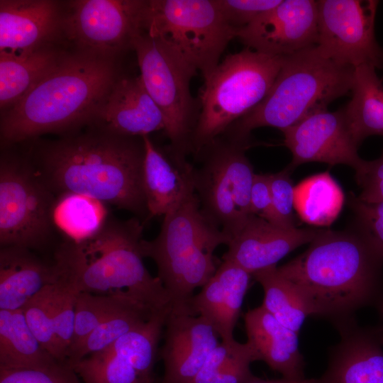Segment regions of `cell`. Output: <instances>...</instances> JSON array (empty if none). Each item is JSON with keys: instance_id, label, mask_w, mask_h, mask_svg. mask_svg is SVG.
<instances>
[{"instance_id": "1", "label": "cell", "mask_w": 383, "mask_h": 383, "mask_svg": "<svg viewBox=\"0 0 383 383\" xmlns=\"http://www.w3.org/2000/svg\"><path fill=\"white\" fill-rule=\"evenodd\" d=\"M382 268L383 250L355 221L343 231L320 229L303 253L277 270L296 287L311 315L342 328L360 308H383Z\"/></svg>"}, {"instance_id": "2", "label": "cell", "mask_w": 383, "mask_h": 383, "mask_svg": "<svg viewBox=\"0 0 383 383\" xmlns=\"http://www.w3.org/2000/svg\"><path fill=\"white\" fill-rule=\"evenodd\" d=\"M143 137L95 129L41 143L28 157L57 197L74 193L149 218L143 184Z\"/></svg>"}, {"instance_id": "3", "label": "cell", "mask_w": 383, "mask_h": 383, "mask_svg": "<svg viewBox=\"0 0 383 383\" xmlns=\"http://www.w3.org/2000/svg\"><path fill=\"white\" fill-rule=\"evenodd\" d=\"M113 58L78 52L56 67L1 115V140L23 142L90 124L119 78Z\"/></svg>"}, {"instance_id": "4", "label": "cell", "mask_w": 383, "mask_h": 383, "mask_svg": "<svg viewBox=\"0 0 383 383\" xmlns=\"http://www.w3.org/2000/svg\"><path fill=\"white\" fill-rule=\"evenodd\" d=\"M143 228L138 218H108L89 238L65 240L54 254L60 281L76 293L128 292L155 309L172 307L162 282L144 265Z\"/></svg>"}, {"instance_id": "5", "label": "cell", "mask_w": 383, "mask_h": 383, "mask_svg": "<svg viewBox=\"0 0 383 383\" xmlns=\"http://www.w3.org/2000/svg\"><path fill=\"white\" fill-rule=\"evenodd\" d=\"M354 72L355 68L323 55L316 45L285 56L265 98L224 133L250 139L255 128L269 126L282 131L327 110L332 101L351 92Z\"/></svg>"}, {"instance_id": "6", "label": "cell", "mask_w": 383, "mask_h": 383, "mask_svg": "<svg viewBox=\"0 0 383 383\" xmlns=\"http://www.w3.org/2000/svg\"><path fill=\"white\" fill-rule=\"evenodd\" d=\"M230 238L202 213L194 193L164 216L160 231L152 240H143V255L157 268L172 309L184 312L197 287H202L218 267L214 251Z\"/></svg>"}, {"instance_id": "7", "label": "cell", "mask_w": 383, "mask_h": 383, "mask_svg": "<svg viewBox=\"0 0 383 383\" xmlns=\"http://www.w3.org/2000/svg\"><path fill=\"white\" fill-rule=\"evenodd\" d=\"M284 57L246 48L228 55L204 79L192 148L196 153L255 108L269 93Z\"/></svg>"}, {"instance_id": "8", "label": "cell", "mask_w": 383, "mask_h": 383, "mask_svg": "<svg viewBox=\"0 0 383 383\" xmlns=\"http://www.w3.org/2000/svg\"><path fill=\"white\" fill-rule=\"evenodd\" d=\"M140 29L176 51L204 79L236 33L216 0H143Z\"/></svg>"}, {"instance_id": "9", "label": "cell", "mask_w": 383, "mask_h": 383, "mask_svg": "<svg viewBox=\"0 0 383 383\" xmlns=\"http://www.w3.org/2000/svg\"><path fill=\"white\" fill-rule=\"evenodd\" d=\"M251 140L222 133L196 153L194 192L203 215L231 239L253 215L250 207L255 173L246 156Z\"/></svg>"}, {"instance_id": "10", "label": "cell", "mask_w": 383, "mask_h": 383, "mask_svg": "<svg viewBox=\"0 0 383 383\" xmlns=\"http://www.w3.org/2000/svg\"><path fill=\"white\" fill-rule=\"evenodd\" d=\"M140 77L165 121L170 147L187 157L193 152L192 140L200 113L199 99L191 93L197 70L161 40L140 30L132 41Z\"/></svg>"}, {"instance_id": "11", "label": "cell", "mask_w": 383, "mask_h": 383, "mask_svg": "<svg viewBox=\"0 0 383 383\" xmlns=\"http://www.w3.org/2000/svg\"><path fill=\"white\" fill-rule=\"evenodd\" d=\"M57 197L28 157L3 153L0 160V245L31 250L48 245L55 229Z\"/></svg>"}, {"instance_id": "12", "label": "cell", "mask_w": 383, "mask_h": 383, "mask_svg": "<svg viewBox=\"0 0 383 383\" xmlns=\"http://www.w3.org/2000/svg\"><path fill=\"white\" fill-rule=\"evenodd\" d=\"M377 0H318L317 48L335 62L383 68V48L375 38Z\"/></svg>"}, {"instance_id": "13", "label": "cell", "mask_w": 383, "mask_h": 383, "mask_svg": "<svg viewBox=\"0 0 383 383\" xmlns=\"http://www.w3.org/2000/svg\"><path fill=\"white\" fill-rule=\"evenodd\" d=\"M143 0H79L70 4L62 30L79 52L113 58L140 29Z\"/></svg>"}, {"instance_id": "14", "label": "cell", "mask_w": 383, "mask_h": 383, "mask_svg": "<svg viewBox=\"0 0 383 383\" xmlns=\"http://www.w3.org/2000/svg\"><path fill=\"white\" fill-rule=\"evenodd\" d=\"M235 38L246 48L280 57L316 46L317 1L282 0L254 22L236 30Z\"/></svg>"}, {"instance_id": "15", "label": "cell", "mask_w": 383, "mask_h": 383, "mask_svg": "<svg viewBox=\"0 0 383 383\" xmlns=\"http://www.w3.org/2000/svg\"><path fill=\"white\" fill-rule=\"evenodd\" d=\"M284 145L291 151L292 170L308 162L345 165L357 170L363 162L343 109L316 112L281 131Z\"/></svg>"}, {"instance_id": "16", "label": "cell", "mask_w": 383, "mask_h": 383, "mask_svg": "<svg viewBox=\"0 0 383 383\" xmlns=\"http://www.w3.org/2000/svg\"><path fill=\"white\" fill-rule=\"evenodd\" d=\"M165 328L159 351L165 371L160 383H190L220 343L219 337L203 317L172 309Z\"/></svg>"}, {"instance_id": "17", "label": "cell", "mask_w": 383, "mask_h": 383, "mask_svg": "<svg viewBox=\"0 0 383 383\" xmlns=\"http://www.w3.org/2000/svg\"><path fill=\"white\" fill-rule=\"evenodd\" d=\"M94 128L126 137L165 131L164 116L138 77H119L97 109Z\"/></svg>"}, {"instance_id": "18", "label": "cell", "mask_w": 383, "mask_h": 383, "mask_svg": "<svg viewBox=\"0 0 383 383\" xmlns=\"http://www.w3.org/2000/svg\"><path fill=\"white\" fill-rule=\"evenodd\" d=\"M319 231L313 228H282L251 215L231 239L223 260L231 261L252 274L276 266L287 254L310 243Z\"/></svg>"}, {"instance_id": "19", "label": "cell", "mask_w": 383, "mask_h": 383, "mask_svg": "<svg viewBox=\"0 0 383 383\" xmlns=\"http://www.w3.org/2000/svg\"><path fill=\"white\" fill-rule=\"evenodd\" d=\"M145 155L143 184L149 218L165 216L194 192V166L172 148L155 145L143 136Z\"/></svg>"}, {"instance_id": "20", "label": "cell", "mask_w": 383, "mask_h": 383, "mask_svg": "<svg viewBox=\"0 0 383 383\" xmlns=\"http://www.w3.org/2000/svg\"><path fill=\"white\" fill-rule=\"evenodd\" d=\"M252 274L228 260H223L214 274L188 301L184 312L200 316L213 327L223 342L234 340Z\"/></svg>"}, {"instance_id": "21", "label": "cell", "mask_w": 383, "mask_h": 383, "mask_svg": "<svg viewBox=\"0 0 383 383\" xmlns=\"http://www.w3.org/2000/svg\"><path fill=\"white\" fill-rule=\"evenodd\" d=\"M60 4L52 0H1L0 51L28 52L48 46L62 30Z\"/></svg>"}, {"instance_id": "22", "label": "cell", "mask_w": 383, "mask_h": 383, "mask_svg": "<svg viewBox=\"0 0 383 383\" xmlns=\"http://www.w3.org/2000/svg\"><path fill=\"white\" fill-rule=\"evenodd\" d=\"M341 328L342 340L320 383H383L382 333L350 325Z\"/></svg>"}, {"instance_id": "23", "label": "cell", "mask_w": 383, "mask_h": 383, "mask_svg": "<svg viewBox=\"0 0 383 383\" xmlns=\"http://www.w3.org/2000/svg\"><path fill=\"white\" fill-rule=\"evenodd\" d=\"M247 342L259 360L286 379H305L304 359L299 348V333L274 318L262 305L244 315Z\"/></svg>"}, {"instance_id": "24", "label": "cell", "mask_w": 383, "mask_h": 383, "mask_svg": "<svg viewBox=\"0 0 383 383\" xmlns=\"http://www.w3.org/2000/svg\"><path fill=\"white\" fill-rule=\"evenodd\" d=\"M59 281L54 262L43 261L26 248L1 247L0 309L21 310L45 287Z\"/></svg>"}, {"instance_id": "25", "label": "cell", "mask_w": 383, "mask_h": 383, "mask_svg": "<svg viewBox=\"0 0 383 383\" xmlns=\"http://www.w3.org/2000/svg\"><path fill=\"white\" fill-rule=\"evenodd\" d=\"M64 55L48 46L23 53L0 51L1 110H7L20 101Z\"/></svg>"}, {"instance_id": "26", "label": "cell", "mask_w": 383, "mask_h": 383, "mask_svg": "<svg viewBox=\"0 0 383 383\" xmlns=\"http://www.w3.org/2000/svg\"><path fill=\"white\" fill-rule=\"evenodd\" d=\"M352 98L342 109L356 143L383 136V82L370 65L355 68Z\"/></svg>"}, {"instance_id": "27", "label": "cell", "mask_w": 383, "mask_h": 383, "mask_svg": "<svg viewBox=\"0 0 383 383\" xmlns=\"http://www.w3.org/2000/svg\"><path fill=\"white\" fill-rule=\"evenodd\" d=\"M57 361L35 337L21 309H0V368H42Z\"/></svg>"}, {"instance_id": "28", "label": "cell", "mask_w": 383, "mask_h": 383, "mask_svg": "<svg viewBox=\"0 0 383 383\" xmlns=\"http://www.w3.org/2000/svg\"><path fill=\"white\" fill-rule=\"evenodd\" d=\"M345 196L328 171L312 175L295 187L294 209L305 223L329 226L339 215Z\"/></svg>"}, {"instance_id": "29", "label": "cell", "mask_w": 383, "mask_h": 383, "mask_svg": "<svg viewBox=\"0 0 383 383\" xmlns=\"http://www.w3.org/2000/svg\"><path fill=\"white\" fill-rule=\"evenodd\" d=\"M252 277L263 289L262 306L279 322L299 333L311 313L296 287L279 272L277 266L255 272Z\"/></svg>"}, {"instance_id": "30", "label": "cell", "mask_w": 383, "mask_h": 383, "mask_svg": "<svg viewBox=\"0 0 383 383\" xmlns=\"http://www.w3.org/2000/svg\"><path fill=\"white\" fill-rule=\"evenodd\" d=\"M108 219L105 204L91 197L74 194L57 196L53 222L65 240L80 242L96 234Z\"/></svg>"}, {"instance_id": "31", "label": "cell", "mask_w": 383, "mask_h": 383, "mask_svg": "<svg viewBox=\"0 0 383 383\" xmlns=\"http://www.w3.org/2000/svg\"><path fill=\"white\" fill-rule=\"evenodd\" d=\"M162 309H155L136 298L131 299L101 323L80 345L70 350L66 362L72 365L104 349L122 335L147 322Z\"/></svg>"}, {"instance_id": "32", "label": "cell", "mask_w": 383, "mask_h": 383, "mask_svg": "<svg viewBox=\"0 0 383 383\" xmlns=\"http://www.w3.org/2000/svg\"><path fill=\"white\" fill-rule=\"evenodd\" d=\"M257 360V353L247 341H221L190 383H247L255 377L250 365Z\"/></svg>"}, {"instance_id": "33", "label": "cell", "mask_w": 383, "mask_h": 383, "mask_svg": "<svg viewBox=\"0 0 383 383\" xmlns=\"http://www.w3.org/2000/svg\"><path fill=\"white\" fill-rule=\"evenodd\" d=\"M133 298L138 299L128 292L111 295L77 293L74 331L67 355L101 323Z\"/></svg>"}, {"instance_id": "34", "label": "cell", "mask_w": 383, "mask_h": 383, "mask_svg": "<svg viewBox=\"0 0 383 383\" xmlns=\"http://www.w3.org/2000/svg\"><path fill=\"white\" fill-rule=\"evenodd\" d=\"M53 284L45 287L21 310L28 326L41 345L56 360L66 362L55 335L50 311Z\"/></svg>"}, {"instance_id": "35", "label": "cell", "mask_w": 383, "mask_h": 383, "mask_svg": "<svg viewBox=\"0 0 383 383\" xmlns=\"http://www.w3.org/2000/svg\"><path fill=\"white\" fill-rule=\"evenodd\" d=\"M76 296L77 293L62 282L53 284L51 316L56 337L66 358L74 331Z\"/></svg>"}, {"instance_id": "36", "label": "cell", "mask_w": 383, "mask_h": 383, "mask_svg": "<svg viewBox=\"0 0 383 383\" xmlns=\"http://www.w3.org/2000/svg\"><path fill=\"white\" fill-rule=\"evenodd\" d=\"M0 383H82L67 362L36 369L0 368Z\"/></svg>"}, {"instance_id": "37", "label": "cell", "mask_w": 383, "mask_h": 383, "mask_svg": "<svg viewBox=\"0 0 383 383\" xmlns=\"http://www.w3.org/2000/svg\"><path fill=\"white\" fill-rule=\"evenodd\" d=\"M292 172L287 166L279 172L269 174L276 225L287 228L296 227L293 213L295 187L291 178Z\"/></svg>"}, {"instance_id": "38", "label": "cell", "mask_w": 383, "mask_h": 383, "mask_svg": "<svg viewBox=\"0 0 383 383\" xmlns=\"http://www.w3.org/2000/svg\"><path fill=\"white\" fill-rule=\"evenodd\" d=\"M282 0H216L227 23L235 31L243 28L265 12L276 7Z\"/></svg>"}, {"instance_id": "39", "label": "cell", "mask_w": 383, "mask_h": 383, "mask_svg": "<svg viewBox=\"0 0 383 383\" xmlns=\"http://www.w3.org/2000/svg\"><path fill=\"white\" fill-rule=\"evenodd\" d=\"M355 179L361 192L357 198L365 203L383 201V153L374 160H363L355 170Z\"/></svg>"}, {"instance_id": "40", "label": "cell", "mask_w": 383, "mask_h": 383, "mask_svg": "<svg viewBox=\"0 0 383 383\" xmlns=\"http://www.w3.org/2000/svg\"><path fill=\"white\" fill-rule=\"evenodd\" d=\"M348 204L355 221L364 228L383 250V201L365 203L353 193H350Z\"/></svg>"}, {"instance_id": "41", "label": "cell", "mask_w": 383, "mask_h": 383, "mask_svg": "<svg viewBox=\"0 0 383 383\" xmlns=\"http://www.w3.org/2000/svg\"><path fill=\"white\" fill-rule=\"evenodd\" d=\"M250 207L252 214L276 225L269 174H255L250 191Z\"/></svg>"}, {"instance_id": "42", "label": "cell", "mask_w": 383, "mask_h": 383, "mask_svg": "<svg viewBox=\"0 0 383 383\" xmlns=\"http://www.w3.org/2000/svg\"><path fill=\"white\" fill-rule=\"evenodd\" d=\"M247 383H320L319 379H303L293 380L282 377L279 379H262L255 377Z\"/></svg>"}, {"instance_id": "43", "label": "cell", "mask_w": 383, "mask_h": 383, "mask_svg": "<svg viewBox=\"0 0 383 383\" xmlns=\"http://www.w3.org/2000/svg\"><path fill=\"white\" fill-rule=\"evenodd\" d=\"M154 383H160V379H156V381Z\"/></svg>"}]
</instances>
